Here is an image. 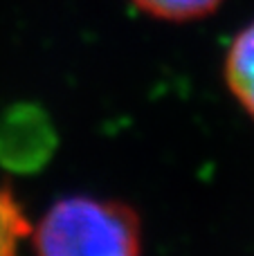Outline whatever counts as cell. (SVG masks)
Returning <instances> with one entry per match:
<instances>
[{
  "instance_id": "1",
  "label": "cell",
  "mask_w": 254,
  "mask_h": 256,
  "mask_svg": "<svg viewBox=\"0 0 254 256\" xmlns=\"http://www.w3.org/2000/svg\"><path fill=\"white\" fill-rule=\"evenodd\" d=\"M34 248L36 256H140L142 227L124 202L70 196L45 212Z\"/></svg>"
},
{
  "instance_id": "2",
  "label": "cell",
  "mask_w": 254,
  "mask_h": 256,
  "mask_svg": "<svg viewBox=\"0 0 254 256\" xmlns=\"http://www.w3.org/2000/svg\"><path fill=\"white\" fill-rule=\"evenodd\" d=\"M225 81L243 110L254 120V22L238 32L225 56Z\"/></svg>"
},
{
  "instance_id": "3",
  "label": "cell",
  "mask_w": 254,
  "mask_h": 256,
  "mask_svg": "<svg viewBox=\"0 0 254 256\" xmlns=\"http://www.w3.org/2000/svg\"><path fill=\"white\" fill-rule=\"evenodd\" d=\"M30 234V220L14 194L0 186V256H18L22 238Z\"/></svg>"
},
{
  "instance_id": "4",
  "label": "cell",
  "mask_w": 254,
  "mask_h": 256,
  "mask_svg": "<svg viewBox=\"0 0 254 256\" xmlns=\"http://www.w3.org/2000/svg\"><path fill=\"white\" fill-rule=\"evenodd\" d=\"M135 7H140L144 14L156 16L160 20H196V18L210 16L218 9L223 0H130Z\"/></svg>"
}]
</instances>
